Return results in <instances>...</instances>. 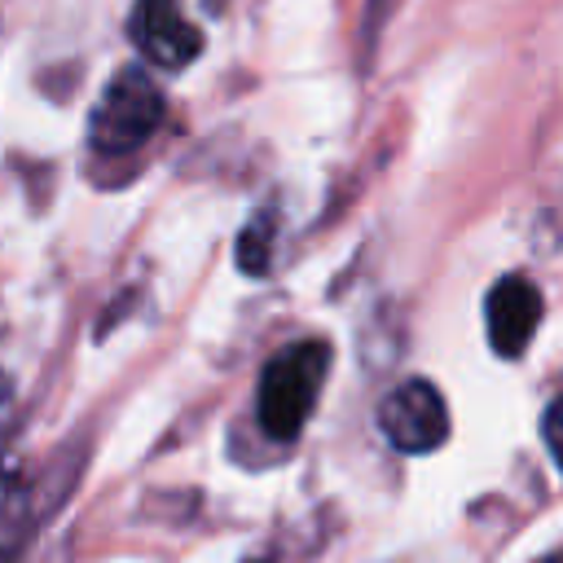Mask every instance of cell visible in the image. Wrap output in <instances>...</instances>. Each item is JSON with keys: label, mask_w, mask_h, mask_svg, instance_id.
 I'll list each match as a JSON object with an SVG mask.
<instances>
[{"label": "cell", "mask_w": 563, "mask_h": 563, "mask_svg": "<svg viewBox=\"0 0 563 563\" xmlns=\"http://www.w3.org/2000/svg\"><path fill=\"white\" fill-rule=\"evenodd\" d=\"M325 369H330V347L321 339L290 343L264 365L255 391V418L273 440H295L303 431V422L317 409Z\"/></svg>", "instance_id": "1"}, {"label": "cell", "mask_w": 563, "mask_h": 563, "mask_svg": "<svg viewBox=\"0 0 563 563\" xmlns=\"http://www.w3.org/2000/svg\"><path fill=\"white\" fill-rule=\"evenodd\" d=\"M163 123V92L158 84L136 70V66H123L101 101L92 106V119H88V141L97 154H128V150H141Z\"/></svg>", "instance_id": "2"}, {"label": "cell", "mask_w": 563, "mask_h": 563, "mask_svg": "<svg viewBox=\"0 0 563 563\" xmlns=\"http://www.w3.org/2000/svg\"><path fill=\"white\" fill-rule=\"evenodd\" d=\"M378 427L400 453H431L449 435V409L444 396L427 378L396 383L378 405Z\"/></svg>", "instance_id": "3"}, {"label": "cell", "mask_w": 563, "mask_h": 563, "mask_svg": "<svg viewBox=\"0 0 563 563\" xmlns=\"http://www.w3.org/2000/svg\"><path fill=\"white\" fill-rule=\"evenodd\" d=\"M128 26L132 44L163 70H180L202 53V31L180 13L176 0H136Z\"/></svg>", "instance_id": "4"}, {"label": "cell", "mask_w": 563, "mask_h": 563, "mask_svg": "<svg viewBox=\"0 0 563 563\" xmlns=\"http://www.w3.org/2000/svg\"><path fill=\"white\" fill-rule=\"evenodd\" d=\"M484 317H488V343L497 356H523V347L532 343L537 325H541V295L528 277H501L488 299H484Z\"/></svg>", "instance_id": "5"}, {"label": "cell", "mask_w": 563, "mask_h": 563, "mask_svg": "<svg viewBox=\"0 0 563 563\" xmlns=\"http://www.w3.org/2000/svg\"><path fill=\"white\" fill-rule=\"evenodd\" d=\"M26 488L13 479H0V563H13L26 541Z\"/></svg>", "instance_id": "6"}, {"label": "cell", "mask_w": 563, "mask_h": 563, "mask_svg": "<svg viewBox=\"0 0 563 563\" xmlns=\"http://www.w3.org/2000/svg\"><path fill=\"white\" fill-rule=\"evenodd\" d=\"M273 229H277V220L264 216V211L246 224L242 246H238V264H242V273H268V264H273Z\"/></svg>", "instance_id": "7"}, {"label": "cell", "mask_w": 563, "mask_h": 563, "mask_svg": "<svg viewBox=\"0 0 563 563\" xmlns=\"http://www.w3.org/2000/svg\"><path fill=\"white\" fill-rule=\"evenodd\" d=\"M541 435H545V444H550V457H554L559 471H563V396L545 409V418H541Z\"/></svg>", "instance_id": "8"}, {"label": "cell", "mask_w": 563, "mask_h": 563, "mask_svg": "<svg viewBox=\"0 0 563 563\" xmlns=\"http://www.w3.org/2000/svg\"><path fill=\"white\" fill-rule=\"evenodd\" d=\"M9 405H13V391H9V378L0 374V427H4V418H9Z\"/></svg>", "instance_id": "9"}, {"label": "cell", "mask_w": 563, "mask_h": 563, "mask_svg": "<svg viewBox=\"0 0 563 563\" xmlns=\"http://www.w3.org/2000/svg\"><path fill=\"white\" fill-rule=\"evenodd\" d=\"M545 563H563V550H559V554H550V559H545Z\"/></svg>", "instance_id": "10"}, {"label": "cell", "mask_w": 563, "mask_h": 563, "mask_svg": "<svg viewBox=\"0 0 563 563\" xmlns=\"http://www.w3.org/2000/svg\"><path fill=\"white\" fill-rule=\"evenodd\" d=\"M251 563H264V559H251Z\"/></svg>", "instance_id": "11"}]
</instances>
